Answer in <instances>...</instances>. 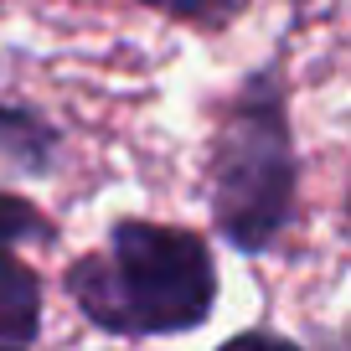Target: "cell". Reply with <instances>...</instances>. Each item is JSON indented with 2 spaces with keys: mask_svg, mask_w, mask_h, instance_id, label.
Segmentation results:
<instances>
[{
  "mask_svg": "<svg viewBox=\"0 0 351 351\" xmlns=\"http://www.w3.org/2000/svg\"><path fill=\"white\" fill-rule=\"evenodd\" d=\"M62 289L104 336H191L217 310V258L191 228L119 217L99 248L77 253L62 269Z\"/></svg>",
  "mask_w": 351,
  "mask_h": 351,
  "instance_id": "1",
  "label": "cell"
},
{
  "mask_svg": "<svg viewBox=\"0 0 351 351\" xmlns=\"http://www.w3.org/2000/svg\"><path fill=\"white\" fill-rule=\"evenodd\" d=\"M212 228L243 258H263L295 222L300 155L289 124L285 62H258L238 88L212 134Z\"/></svg>",
  "mask_w": 351,
  "mask_h": 351,
  "instance_id": "2",
  "label": "cell"
},
{
  "mask_svg": "<svg viewBox=\"0 0 351 351\" xmlns=\"http://www.w3.org/2000/svg\"><path fill=\"white\" fill-rule=\"evenodd\" d=\"M62 165V130L32 104L0 99V176H52Z\"/></svg>",
  "mask_w": 351,
  "mask_h": 351,
  "instance_id": "3",
  "label": "cell"
},
{
  "mask_svg": "<svg viewBox=\"0 0 351 351\" xmlns=\"http://www.w3.org/2000/svg\"><path fill=\"white\" fill-rule=\"evenodd\" d=\"M42 336V274L16 248H0V346H32Z\"/></svg>",
  "mask_w": 351,
  "mask_h": 351,
  "instance_id": "4",
  "label": "cell"
},
{
  "mask_svg": "<svg viewBox=\"0 0 351 351\" xmlns=\"http://www.w3.org/2000/svg\"><path fill=\"white\" fill-rule=\"evenodd\" d=\"M36 243H57V222L36 202L0 191V248H36Z\"/></svg>",
  "mask_w": 351,
  "mask_h": 351,
  "instance_id": "5",
  "label": "cell"
},
{
  "mask_svg": "<svg viewBox=\"0 0 351 351\" xmlns=\"http://www.w3.org/2000/svg\"><path fill=\"white\" fill-rule=\"evenodd\" d=\"M145 11H160L171 16V21L181 26H202V32H217V26H228L232 16L248 5V0H140Z\"/></svg>",
  "mask_w": 351,
  "mask_h": 351,
  "instance_id": "6",
  "label": "cell"
},
{
  "mask_svg": "<svg viewBox=\"0 0 351 351\" xmlns=\"http://www.w3.org/2000/svg\"><path fill=\"white\" fill-rule=\"evenodd\" d=\"M217 351H305V346L289 341V336H279V330H269V326H253V330H243V336L222 341Z\"/></svg>",
  "mask_w": 351,
  "mask_h": 351,
  "instance_id": "7",
  "label": "cell"
},
{
  "mask_svg": "<svg viewBox=\"0 0 351 351\" xmlns=\"http://www.w3.org/2000/svg\"><path fill=\"white\" fill-rule=\"evenodd\" d=\"M341 238L351 248V181H346V202H341Z\"/></svg>",
  "mask_w": 351,
  "mask_h": 351,
  "instance_id": "8",
  "label": "cell"
},
{
  "mask_svg": "<svg viewBox=\"0 0 351 351\" xmlns=\"http://www.w3.org/2000/svg\"><path fill=\"white\" fill-rule=\"evenodd\" d=\"M0 351H32V346H0Z\"/></svg>",
  "mask_w": 351,
  "mask_h": 351,
  "instance_id": "9",
  "label": "cell"
}]
</instances>
